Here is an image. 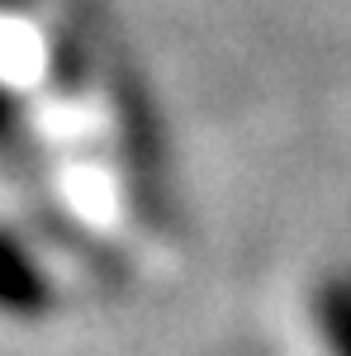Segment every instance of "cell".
<instances>
[{"mask_svg": "<svg viewBox=\"0 0 351 356\" xmlns=\"http://www.w3.org/2000/svg\"><path fill=\"white\" fill-rule=\"evenodd\" d=\"M0 290H5V309L15 318H33L53 304V285L38 266V257L24 247L19 233H5V275H0Z\"/></svg>", "mask_w": 351, "mask_h": 356, "instance_id": "1", "label": "cell"}, {"mask_svg": "<svg viewBox=\"0 0 351 356\" xmlns=\"http://www.w3.org/2000/svg\"><path fill=\"white\" fill-rule=\"evenodd\" d=\"M313 314H318V332H323L327 356H351V275L323 280Z\"/></svg>", "mask_w": 351, "mask_h": 356, "instance_id": "2", "label": "cell"}]
</instances>
